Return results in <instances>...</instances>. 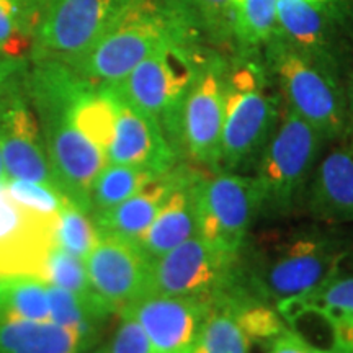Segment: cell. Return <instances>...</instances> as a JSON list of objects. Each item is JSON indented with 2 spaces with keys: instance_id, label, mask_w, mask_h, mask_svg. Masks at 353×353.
Wrapping results in <instances>:
<instances>
[{
  "instance_id": "6da1fadb",
  "label": "cell",
  "mask_w": 353,
  "mask_h": 353,
  "mask_svg": "<svg viewBox=\"0 0 353 353\" xmlns=\"http://www.w3.org/2000/svg\"><path fill=\"white\" fill-rule=\"evenodd\" d=\"M28 61L30 97L52 176L59 192L90 214L92 182L107 164L103 151L83 134L76 120V103L90 81L59 61Z\"/></svg>"
},
{
  "instance_id": "7a4b0ae2",
  "label": "cell",
  "mask_w": 353,
  "mask_h": 353,
  "mask_svg": "<svg viewBox=\"0 0 353 353\" xmlns=\"http://www.w3.org/2000/svg\"><path fill=\"white\" fill-rule=\"evenodd\" d=\"M170 44H208L190 0H132L88 50L68 64L97 85H112Z\"/></svg>"
},
{
  "instance_id": "3957f363",
  "label": "cell",
  "mask_w": 353,
  "mask_h": 353,
  "mask_svg": "<svg viewBox=\"0 0 353 353\" xmlns=\"http://www.w3.org/2000/svg\"><path fill=\"white\" fill-rule=\"evenodd\" d=\"M353 241L339 229L307 228L267 247L241 254L239 286L254 298L276 306L319 288L345 265Z\"/></svg>"
},
{
  "instance_id": "277c9868",
  "label": "cell",
  "mask_w": 353,
  "mask_h": 353,
  "mask_svg": "<svg viewBox=\"0 0 353 353\" xmlns=\"http://www.w3.org/2000/svg\"><path fill=\"white\" fill-rule=\"evenodd\" d=\"M281 105L262 51L229 52L218 172L252 174L280 120Z\"/></svg>"
},
{
  "instance_id": "5b68a950",
  "label": "cell",
  "mask_w": 353,
  "mask_h": 353,
  "mask_svg": "<svg viewBox=\"0 0 353 353\" xmlns=\"http://www.w3.org/2000/svg\"><path fill=\"white\" fill-rule=\"evenodd\" d=\"M262 56L285 107L321 132L327 144L343 139L347 123L345 74L275 33Z\"/></svg>"
},
{
  "instance_id": "8992f818",
  "label": "cell",
  "mask_w": 353,
  "mask_h": 353,
  "mask_svg": "<svg viewBox=\"0 0 353 353\" xmlns=\"http://www.w3.org/2000/svg\"><path fill=\"white\" fill-rule=\"evenodd\" d=\"M327 145L316 128L281 105L275 131L250 174L257 185L260 218L283 219L304 211L312 174Z\"/></svg>"
},
{
  "instance_id": "52a82bcc",
  "label": "cell",
  "mask_w": 353,
  "mask_h": 353,
  "mask_svg": "<svg viewBox=\"0 0 353 353\" xmlns=\"http://www.w3.org/2000/svg\"><path fill=\"white\" fill-rule=\"evenodd\" d=\"M206 46L210 44H170L139 63L120 82L107 85L120 99L154 118L182 161L183 101Z\"/></svg>"
},
{
  "instance_id": "ba28073f",
  "label": "cell",
  "mask_w": 353,
  "mask_h": 353,
  "mask_svg": "<svg viewBox=\"0 0 353 353\" xmlns=\"http://www.w3.org/2000/svg\"><path fill=\"white\" fill-rule=\"evenodd\" d=\"M26 57L0 59V154L8 179L57 188L28 85Z\"/></svg>"
},
{
  "instance_id": "9c48e42d",
  "label": "cell",
  "mask_w": 353,
  "mask_h": 353,
  "mask_svg": "<svg viewBox=\"0 0 353 353\" xmlns=\"http://www.w3.org/2000/svg\"><path fill=\"white\" fill-rule=\"evenodd\" d=\"M228 54L206 46L196 63L180 120L183 162L206 174L219 170L221 134L226 103Z\"/></svg>"
},
{
  "instance_id": "30bf717a",
  "label": "cell",
  "mask_w": 353,
  "mask_h": 353,
  "mask_svg": "<svg viewBox=\"0 0 353 353\" xmlns=\"http://www.w3.org/2000/svg\"><path fill=\"white\" fill-rule=\"evenodd\" d=\"M132 0H38L30 59L69 64L114 23Z\"/></svg>"
},
{
  "instance_id": "8fae6325",
  "label": "cell",
  "mask_w": 353,
  "mask_h": 353,
  "mask_svg": "<svg viewBox=\"0 0 353 353\" xmlns=\"http://www.w3.org/2000/svg\"><path fill=\"white\" fill-rule=\"evenodd\" d=\"M241 254L192 237L152 260L148 294L218 298L239 283Z\"/></svg>"
},
{
  "instance_id": "7c38bea8",
  "label": "cell",
  "mask_w": 353,
  "mask_h": 353,
  "mask_svg": "<svg viewBox=\"0 0 353 353\" xmlns=\"http://www.w3.org/2000/svg\"><path fill=\"white\" fill-rule=\"evenodd\" d=\"M259 218V192L252 175L216 172L206 176L200 237L224 250L242 252Z\"/></svg>"
},
{
  "instance_id": "4fadbf2b",
  "label": "cell",
  "mask_w": 353,
  "mask_h": 353,
  "mask_svg": "<svg viewBox=\"0 0 353 353\" xmlns=\"http://www.w3.org/2000/svg\"><path fill=\"white\" fill-rule=\"evenodd\" d=\"M57 218L20 205L0 185V276L46 278L48 257L57 245Z\"/></svg>"
},
{
  "instance_id": "5bb4252c",
  "label": "cell",
  "mask_w": 353,
  "mask_h": 353,
  "mask_svg": "<svg viewBox=\"0 0 353 353\" xmlns=\"http://www.w3.org/2000/svg\"><path fill=\"white\" fill-rule=\"evenodd\" d=\"M83 262L94 293L117 316L149 293L152 262L136 242L99 236Z\"/></svg>"
},
{
  "instance_id": "9a60e30c",
  "label": "cell",
  "mask_w": 353,
  "mask_h": 353,
  "mask_svg": "<svg viewBox=\"0 0 353 353\" xmlns=\"http://www.w3.org/2000/svg\"><path fill=\"white\" fill-rule=\"evenodd\" d=\"M213 298L145 294L125 311L143 327L154 353H190Z\"/></svg>"
},
{
  "instance_id": "2e32d148",
  "label": "cell",
  "mask_w": 353,
  "mask_h": 353,
  "mask_svg": "<svg viewBox=\"0 0 353 353\" xmlns=\"http://www.w3.org/2000/svg\"><path fill=\"white\" fill-rule=\"evenodd\" d=\"M206 176V172L188 162H180L175 167L174 187L169 196L148 231L136 242L151 262L182 242L200 236L201 196Z\"/></svg>"
},
{
  "instance_id": "e0dca14e",
  "label": "cell",
  "mask_w": 353,
  "mask_h": 353,
  "mask_svg": "<svg viewBox=\"0 0 353 353\" xmlns=\"http://www.w3.org/2000/svg\"><path fill=\"white\" fill-rule=\"evenodd\" d=\"M276 34L342 74L353 65V38L306 0H278Z\"/></svg>"
},
{
  "instance_id": "ac0fdd59",
  "label": "cell",
  "mask_w": 353,
  "mask_h": 353,
  "mask_svg": "<svg viewBox=\"0 0 353 353\" xmlns=\"http://www.w3.org/2000/svg\"><path fill=\"white\" fill-rule=\"evenodd\" d=\"M113 95L117 100V120L107 149V164L131 165L162 175L183 162L154 118L132 107L114 92Z\"/></svg>"
},
{
  "instance_id": "d6986e66",
  "label": "cell",
  "mask_w": 353,
  "mask_h": 353,
  "mask_svg": "<svg viewBox=\"0 0 353 353\" xmlns=\"http://www.w3.org/2000/svg\"><path fill=\"white\" fill-rule=\"evenodd\" d=\"M288 322L294 317L319 321L329 334L327 348L335 353H353V270L342 267L319 288L276 304Z\"/></svg>"
},
{
  "instance_id": "ffe728a7",
  "label": "cell",
  "mask_w": 353,
  "mask_h": 353,
  "mask_svg": "<svg viewBox=\"0 0 353 353\" xmlns=\"http://www.w3.org/2000/svg\"><path fill=\"white\" fill-rule=\"evenodd\" d=\"M304 213L317 223H353V144L345 139L332 143L322 152L311 183Z\"/></svg>"
},
{
  "instance_id": "44dd1931",
  "label": "cell",
  "mask_w": 353,
  "mask_h": 353,
  "mask_svg": "<svg viewBox=\"0 0 353 353\" xmlns=\"http://www.w3.org/2000/svg\"><path fill=\"white\" fill-rule=\"evenodd\" d=\"M179 165V164H176ZM175 165V167H176ZM175 167L167 174L159 175L151 183L141 188L138 193L121 201L103 213L92 216L99 236H112L120 239L138 242L139 237L148 231L159 210L169 196L174 187Z\"/></svg>"
},
{
  "instance_id": "7402d4cb",
  "label": "cell",
  "mask_w": 353,
  "mask_h": 353,
  "mask_svg": "<svg viewBox=\"0 0 353 353\" xmlns=\"http://www.w3.org/2000/svg\"><path fill=\"white\" fill-rule=\"evenodd\" d=\"M51 321L79 334L87 350L99 345L110 317L117 316L95 293H72L48 283Z\"/></svg>"
},
{
  "instance_id": "603a6c76",
  "label": "cell",
  "mask_w": 353,
  "mask_h": 353,
  "mask_svg": "<svg viewBox=\"0 0 353 353\" xmlns=\"http://www.w3.org/2000/svg\"><path fill=\"white\" fill-rule=\"evenodd\" d=\"M79 334L52 321H0V353H87Z\"/></svg>"
},
{
  "instance_id": "cb8c5ba5",
  "label": "cell",
  "mask_w": 353,
  "mask_h": 353,
  "mask_svg": "<svg viewBox=\"0 0 353 353\" xmlns=\"http://www.w3.org/2000/svg\"><path fill=\"white\" fill-rule=\"evenodd\" d=\"M0 321H51L48 283L38 276H0Z\"/></svg>"
},
{
  "instance_id": "d4e9b609",
  "label": "cell",
  "mask_w": 353,
  "mask_h": 353,
  "mask_svg": "<svg viewBox=\"0 0 353 353\" xmlns=\"http://www.w3.org/2000/svg\"><path fill=\"white\" fill-rule=\"evenodd\" d=\"M278 0H236L232 17V52L262 51L276 33Z\"/></svg>"
},
{
  "instance_id": "484cf974",
  "label": "cell",
  "mask_w": 353,
  "mask_h": 353,
  "mask_svg": "<svg viewBox=\"0 0 353 353\" xmlns=\"http://www.w3.org/2000/svg\"><path fill=\"white\" fill-rule=\"evenodd\" d=\"M157 176V174L138 167L105 164L90 187V216H97L120 205Z\"/></svg>"
},
{
  "instance_id": "4316f807",
  "label": "cell",
  "mask_w": 353,
  "mask_h": 353,
  "mask_svg": "<svg viewBox=\"0 0 353 353\" xmlns=\"http://www.w3.org/2000/svg\"><path fill=\"white\" fill-rule=\"evenodd\" d=\"M250 343L229 304L216 298L190 353H250Z\"/></svg>"
},
{
  "instance_id": "83f0119b",
  "label": "cell",
  "mask_w": 353,
  "mask_h": 353,
  "mask_svg": "<svg viewBox=\"0 0 353 353\" xmlns=\"http://www.w3.org/2000/svg\"><path fill=\"white\" fill-rule=\"evenodd\" d=\"M99 241L92 216L68 201L61 210L56 226V242L68 252L85 259L92 247Z\"/></svg>"
},
{
  "instance_id": "f1b7e54d",
  "label": "cell",
  "mask_w": 353,
  "mask_h": 353,
  "mask_svg": "<svg viewBox=\"0 0 353 353\" xmlns=\"http://www.w3.org/2000/svg\"><path fill=\"white\" fill-rule=\"evenodd\" d=\"M210 46L232 52V17L236 0H190Z\"/></svg>"
},
{
  "instance_id": "f546056e",
  "label": "cell",
  "mask_w": 353,
  "mask_h": 353,
  "mask_svg": "<svg viewBox=\"0 0 353 353\" xmlns=\"http://www.w3.org/2000/svg\"><path fill=\"white\" fill-rule=\"evenodd\" d=\"M44 280L50 285L72 291V293H94L90 281H88L83 259L68 252L59 245H56L48 257L46 278Z\"/></svg>"
},
{
  "instance_id": "4dcf8cb0",
  "label": "cell",
  "mask_w": 353,
  "mask_h": 353,
  "mask_svg": "<svg viewBox=\"0 0 353 353\" xmlns=\"http://www.w3.org/2000/svg\"><path fill=\"white\" fill-rule=\"evenodd\" d=\"M6 188L13 200H17L26 208L37 211L39 214L59 216L63 206L69 201L56 188L23 179H8L6 182Z\"/></svg>"
},
{
  "instance_id": "1f68e13d",
  "label": "cell",
  "mask_w": 353,
  "mask_h": 353,
  "mask_svg": "<svg viewBox=\"0 0 353 353\" xmlns=\"http://www.w3.org/2000/svg\"><path fill=\"white\" fill-rule=\"evenodd\" d=\"M118 317L117 327L107 342L110 353H154L139 322L126 311Z\"/></svg>"
},
{
  "instance_id": "d6a6232c",
  "label": "cell",
  "mask_w": 353,
  "mask_h": 353,
  "mask_svg": "<svg viewBox=\"0 0 353 353\" xmlns=\"http://www.w3.org/2000/svg\"><path fill=\"white\" fill-rule=\"evenodd\" d=\"M33 39L21 28L19 20L0 0V59L2 57H26L32 51Z\"/></svg>"
},
{
  "instance_id": "836d02e7",
  "label": "cell",
  "mask_w": 353,
  "mask_h": 353,
  "mask_svg": "<svg viewBox=\"0 0 353 353\" xmlns=\"http://www.w3.org/2000/svg\"><path fill=\"white\" fill-rule=\"evenodd\" d=\"M262 347L265 353H335L327 347L307 341L290 327L262 342Z\"/></svg>"
},
{
  "instance_id": "e575fe53",
  "label": "cell",
  "mask_w": 353,
  "mask_h": 353,
  "mask_svg": "<svg viewBox=\"0 0 353 353\" xmlns=\"http://www.w3.org/2000/svg\"><path fill=\"white\" fill-rule=\"evenodd\" d=\"M306 2L337 21L353 38V0H306Z\"/></svg>"
},
{
  "instance_id": "d590c367",
  "label": "cell",
  "mask_w": 353,
  "mask_h": 353,
  "mask_svg": "<svg viewBox=\"0 0 353 353\" xmlns=\"http://www.w3.org/2000/svg\"><path fill=\"white\" fill-rule=\"evenodd\" d=\"M345 99H347V123L343 139L353 144V65L345 74Z\"/></svg>"
},
{
  "instance_id": "8d00e7d4",
  "label": "cell",
  "mask_w": 353,
  "mask_h": 353,
  "mask_svg": "<svg viewBox=\"0 0 353 353\" xmlns=\"http://www.w3.org/2000/svg\"><path fill=\"white\" fill-rule=\"evenodd\" d=\"M87 353H110V350H108L107 342H100L99 345H95L94 348H90V350H88Z\"/></svg>"
},
{
  "instance_id": "74e56055",
  "label": "cell",
  "mask_w": 353,
  "mask_h": 353,
  "mask_svg": "<svg viewBox=\"0 0 353 353\" xmlns=\"http://www.w3.org/2000/svg\"><path fill=\"white\" fill-rule=\"evenodd\" d=\"M8 180V175L6 172V165H3V159L2 154H0V185H3Z\"/></svg>"
},
{
  "instance_id": "f35d334b",
  "label": "cell",
  "mask_w": 353,
  "mask_h": 353,
  "mask_svg": "<svg viewBox=\"0 0 353 353\" xmlns=\"http://www.w3.org/2000/svg\"><path fill=\"white\" fill-rule=\"evenodd\" d=\"M345 265H348V268H350V270H353V254L350 255V257H348Z\"/></svg>"
}]
</instances>
